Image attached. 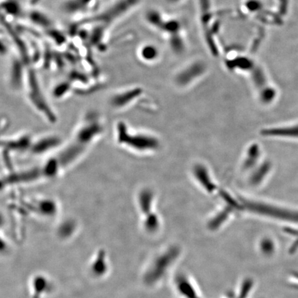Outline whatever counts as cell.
Returning a JSON list of instances; mask_svg holds the SVG:
<instances>
[{
  "instance_id": "1",
  "label": "cell",
  "mask_w": 298,
  "mask_h": 298,
  "mask_svg": "<svg viewBox=\"0 0 298 298\" xmlns=\"http://www.w3.org/2000/svg\"><path fill=\"white\" fill-rule=\"evenodd\" d=\"M180 254L179 249L168 246L165 250L160 251L152 257L147 264L143 273V280L148 285H158L165 278L164 275L169 274Z\"/></svg>"
},
{
  "instance_id": "2",
  "label": "cell",
  "mask_w": 298,
  "mask_h": 298,
  "mask_svg": "<svg viewBox=\"0 0 298 298\" xmlns=\"http://www.w3.org/2000/svg\"><path fill=\"white\" fill-rule=\"evenodd\" d=\"M174 288L181 298H203L193 279L185 273H179L174 279Z\"/></svg>"
},
{
  "instance_id": "3",
  "label": "cell",
  "mask_w": 298,
  "mask_h": 298,
  "mask_svg": "<svg viewBox=\"0 0 298 298\" xmlns=\"http://www.w3.org/2000/svg\"><path fill=\"white\" fill-rule=\"evenodd\" d=\"M143 58L146 60H153L156 58L158 53L156 48L152 46H146L143 48L141 52Z\"/></svg>"
}]
</instances>
